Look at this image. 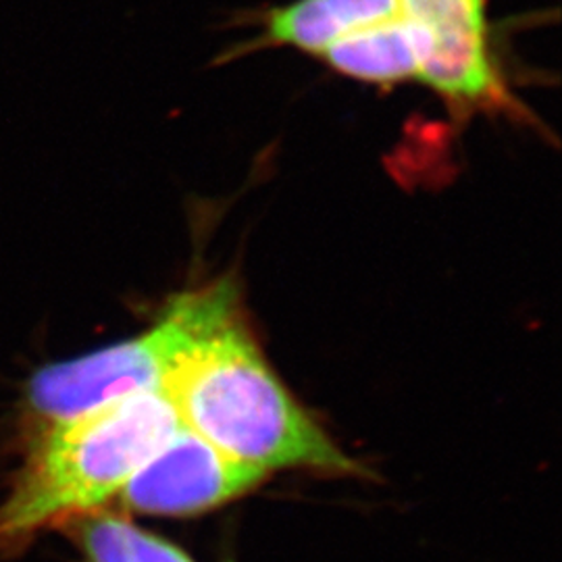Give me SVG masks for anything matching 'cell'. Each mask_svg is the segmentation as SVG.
Masks as SVG:
<instances>
[{
  "mask_svg": "<svg viewBox=\"0 0 562 562\" xmlns=\"http://www.w3.org/2000/svg\"><path fill=\"white\" fill-rule=\"evenodd\" d=\"M223 280L171 299L159 322L140 336L74 361L42 367L27 392L34 413L46 423H55L142 390L162 387L173 364L211 317L222 296Z\"/></svg>",
  "mask_w": 562,
  "mask_h": 562,
  "instance_id": "obj_3",
  "label": "cell"
},
{
  "mask_svg": "<svg viewBox=\"0 0 562 562\" xmlns=\"http://www.w3.org/2000/svg\"><path fill=\"white\" fill-rule=\"evenodd\" d=\"M417 57V80L461 111H513L492 53L487 0H394Z\"/></svg>",
  "mask_w": 562,
  "mask_h": 562,
  "instance_id": "obj_4",
  "label": "cell"
},
{
  "mask_svg": "<svg viewBox=\"0 0 562 562\" xmlns=\"http://www.w3.org/2000/svg\"><path fill=\"white\" fill-rule=\"evenodd\" d=\"M269 473L236 461L181 425L121 492L125 508L155 517H192L220 508Z\"/></svg>",
  "mask_w": 562,
  "mask_h": 562,
  "instance_id": "obj_5",
  "label": "cell"
},
{
  "mask_svg": "<svg viewBox=\"0 0 562 562\" xmlns=\"http://www.w3.org/2000/svg\"><path fill=\"white\" fill-rule=\"evenodd\" d=\"M81 546L90 562H134L125 521L111 515H90L81 522Z\"/></svg>",
  "mask_w": 562,
  "mask_h": 562,
  "instance_id": "obj_8",
  "label": "cell"
},
{
  "mask_svg": "<svg viewBox=\"0 0 562 562\" xmlns=\"http://www.w3.org/2000/svg\"><path fill=\"white\" fill-rule=\"evenodd\" d=\"M322 57L350 80L394 86L417 78L415 48L396 11L387 20L344 36Z\"/></svg>",
  "mask_w": 562,
  "mask_h": 562,
  "instance_id": "obj_7",
  "label": "cell"
},
{
  "mask_svg": "<svg viewBox=\"0 0 562 562\" xmlns=\"http://www.w3.org/2000/svg\"><path fill=\"white\" fill-rule=\"evenodd\" d=\"M162 390L183 427L248 467L265 473H361L271 369L246 325L240 290L229 278Z\"/></svg>",
  "mask_w": 562,
  "mask_h": 562,
  "instance_id": "obj_1",
  "label": "cell"
},
{
  "mask_svg": "<svg viewBox=\"0 0 562 562\" xmlns=\"http://www.w3.org/2000/svg\"><path fill=\"white\" fill-rule=\"evenodd\" d=\"M180 427L178 411L162 387L48 423L0 503V552L120 496Z\"/></svg>",
  "mask_w": 562,
  "mask_h": 562,
  "instance_id": "obj_2",
  "label": "cell"
},
{
  "mask_svg": "<svg viewBox=\"0 0 562 562\" xmlns=\"http://www.w3.org/2000/svg\"><path fill=\"white\" fill-rule=\"evenodd\" d=\"M125 538L134 562H194L181 548L125 521Z\"/></svg>",
  "mask_w": 562,
  "mask_h": 562,
  "instance_id": "obj_9",
  "label": "cell"
},
{
  "mask_svg": "<svg viewBox=\"0 0 562 562\" xmlns=\"http://www.w3.org/2000/svg\"><path fill=\"white\" fill-rule=\"evenodd\" d=\"M394 15V0H294L265 15V46L319 55L344 36Z\"/></svg>",
  "mask_w": 562,
  "mask_h": 562,
  "instance_id": "obj_6",
  "label": "cell"
}]
</instances>
